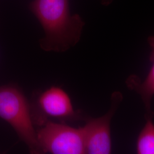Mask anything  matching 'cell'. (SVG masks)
Listing matches in <instances>:
<instances>
[{"mask_svg": "<svg viewBox=\"0 0 154 154\" xmlns=\"http://www.w3.org/2000/svg\"><path fill=\"white\" fill-rule=\"evenodd\" d=\"M29 8L44 32L39 40L42 49L63 53L79 42L85 22L71 13L69 0H34Z\"/></svg>", "mask_w": 154, "mask_h": 154, "instance_id": "1", "label": "cell"}, {"mask_svg": "<svg viewBox=\"0 0 154 154\" xmlns=\"http://www.w3.org/2000/svg\"><path fill=\"white\" fill-rule=\"evenodd\" d=\"M0 118L11 126L30 153L42 154L30 104L19 88L11 85L0 87Z\"/></svg>", "mask_w": 154, "mask_h": 154, "instance_id": "2", "label": "cell"}, {"mask_svg": "<svg viewBox=\"0 0 154 154\" xmlns=\"http://www.w3.org/2000/svg\"><path fill=\"white\" fill-rule=\"evenodd\" d=\"M30 107L34 123L39 126L51 119L61 123L83 121L86 116L74 109L68 94L58 86H51L37 94Z\"/></svg>", "mask_w": 154, "mask_h": 154, "instance_id": "3", "label": "cell"}, {"mask_svg": "<svg viewBox=\"0 0 154 154\" xmlns=\"http://www.w3.org/2000/svg\"><path fill=\"white\" fill-rule=\"evenodd\" d=\"M37 137L42 154H86L82 127L75 128L65 123L50 121L40 126Z\"/></svg>", "mask_w": 154, "mask_h": 154, "instance_id": "4", "label": "cell"}, {"mask_svg": "<svg viewBox=\"0 0 154 154\" xmlns=\"http://www.w3.org/2000/svg\"><path fill=\"white\" fill-rule=\"evenodd\" d=\"M123 100L122 94L116 91L111 97L110 109L98 118L85 116L82 127L86 142V154H109L111 152V122Z\"/></svg>", "mask_w": 154, "mask_h": 154, "instance_id": "5", "label": "cell"}, {"mask_svg": "<svg viewBox=\"0 0 154 154\" xmlns=\"http://www.w3.org/2000/svg\"><path fill=\"white\" fill-rule=\"evenodd\" d=\"M147 41L151 50L149 61L152 63L148 74L143 81L135 75H131L127 80L128 88L138 94L143 101L146 111V119L154 116L151 103L154 96V35L149 36Z\"/></svg>", "mask_w": 154, "mask_h": 154, "instance_id": "6", "label": "cell"}, {"mask_svg": "<svg viewBox=\"0 0 154 154\" xmlns=\"http://www.w3.org/2000/svg\"><path fill=\"white\" fill-rule=\"evenodd\" d=\"M152 118L146 119V123L138 135L136 143L137 154H154V123Z\"/></svg>", "mask_w": 154, "mask_h": 154, "instance_id": "7", "label": "cell"}, {"mask_svg": "<svg viewBox=\"0 0 154 154\" xmlns=\"http://www.w3.org/2000/svg\"><path fill=\"white\" fill-rule=\"evenodd\" d=\"M112 1L113 0H101L102 4L105 6L109 5Z\"/></svg>", "mask_w": 154, "mask_h": 154, "instance_id": "8", "label": "cell"}]
</instances>
